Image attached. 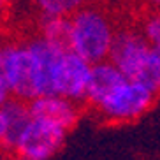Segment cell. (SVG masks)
Here are the masks:
<instances>
[{
  "label": "cell",
  "mask_w": 160,
  "mask_h": 160,
  "mask_svg": "<svg viewBox=\"0 0 160 160\" xmlns=\"http://www.w3.org/2000/svg\"><path fill=\"white\" fill-rule=\"evenodd\" d=\"M158 53H160V51H158Z\"/></svg>",
  "instance_id": "cell-18"
},
{
  "label": "cell",
  "mask_w": 160,
  "mask_h": 160,
  "mask_svg": "<svg viewBox=\"0 0 160 160\" xmlns=\"http://www.w3.org/2000/svg\"><path fill=\"white\" fill-rule=\"evenodd\" d=\"M92 67L93 63H90L78 53L65 49L57 74V95L67 97L78 104L86 102Z\"/></svg>",
  "instance_id": "cell-7"
},
{
  "label": "cell",
  "mask_w": 160,
  "mask_h": 160,
  "mask_svg": "<svg viewBox=\"0 0 160 160\" xmlns=\"http://www.w3.org/2000/svg\"><path fill=\"white\" fill-rule=\"evenodd\" d=\"M27 39L30 58H32V74H33V88L37 97L42 95H57V74L60 60L67 48L46 41L39 33L30 35Z\"/></svg>",
  "instance_id": "cell-6"
},
{
  "label": "cell",
  "mask_w": 160,
  "mask_h": 160,
  "mask_svg": "<svg viewBox=\"0 0 160 160\" xmlns=\"http://www.w3.org/2000/svg\"><path fill=\"white\" fill-rule=\"evenodd\" d=\"M32 120L30 108L27 100L11 97L0 106V141L4 151L14 153L21 134Z\"/></svg>",
  "instance_id": "cell-8"
},
{
  "label": "cell",
  "mask_w": 160,
  "mask_h": 160,
  "mask_svg": "<svg viewBox=\"0 0 160 160\" xmlns=\"http://www.w3.org/2000/svg\"><path fill=\"white\" fill-rule=\"evenodd\" d=\"M0 2H2V7H7V5H9L12 0H0Z\"/></svg>",
  "instance_id": "cell-16"
},
{
  "label": "cell",
  "mask_w": 160,
  "mask_h": 160,
  "mask_svg": "<svg viewBox=\"0 0 160 160\" xmlns=\"http://www.w3.org/2000/svg\"><path fill=\"white\" fill-rule=\"evenodd\" d=\"M67 134H69L67 128L49 120L32 118L19 137L14 153L30 160H49L63 146Z\"/></svg>",
  "instance_id": "cell-5"
},
{
  "label": "cell",
  "mask_w": 160,
  "mask_h": 160,
  "mask_svg": "<svg viewBox=\"0 0 160 160\" xmlns=\"http://www.w3.org/2000/svg\"><path fill=\"white\" fill-rule=\"evenodd\" d=\"M69 49L90 63L109 60L118 35V27L109 11L93 0L71 18Z\"/></svg>",
  "instance_id": "cell-1"
},
{
  "label": "cell",
  "mask_w": 160,
  "mask_h": 160,
  "mask_svg": "<svg viewBox=\"0 0 160 160\" xmlns=\"http://www.w3.org/2000/svg\"><path fill=\"white\" fill-rule=\"evenodd\" d=\"M158 95V92L139 81L127 79L93 111L108 123L136 122L155 106Z\"/></svg>",
  "instance_id": "cell-4"
},
{
  "label": "cell",
  "mask_w": 160,
  "mask_h": 160,
  "mask_svg": "<svg viewBox=\"0 0 160 160\" xmlns=\"http://www.w3.org/2000/svg\"><path fill=\"white\" fill-rule=\"evenodd\" d=\"M37 33L46 41L57 46L69 49V35H71V19L57 18V16H41L37 25Z\"/></svg>",
  "instance_id": "cell-11"
},
{
  "label": "cell",
  "mask_w": 160,
  "mask_h": 160,
  "mask_svg": "<svg viewBox=\"0 0 160 160\" xmlns=\"http://www.w3.org/2000/svg\"><path fill=\"white\" fill-rule=\"evenodd\" d=\"M134 2H141V0H134Z\"/></svg>",
  "instance_id": "cell-17"
},
{
  "label": "cell",
  "mask_w": 160,
  "mask_h": 160,
  "mask_svg": "<svg viewBox=\"0 0 160 160\" xmlns=\"http://www.w3.org/2000/svg\"><path fill=\"white\" fill-rule=\"evenodd\" d=\"M127 79L128 78L111 60L93 63L85 104H88L92 109H95L97 106H100L104 100L108 99L118 86H122Z\"/></svg>",
  "instance_id": "cell-10"
},
{
  "label": "cell",
  "mask_w": 160,
  "mask_h": 160,
  "mask_svg": "<svg viewBox=\"0 0 160 160\" xmlns=\"http://www.w3.org/2000/svg\"><path fill=\"white\" fill-rule=\"evenodd\" d=\"M92 0H33L41 16H57V18H71L79 9H83Z\"/></svg>",
  "instance_id": "cell-12"
},
{
  "label": "cell",
  "mask_w": 160,
  "mask_h": 160,
  "mask_svg": "<svg viewBox=\"0 0 160 160\" xmlns=\"http://www.w3.org/2000/svg\"><path fill=\"white\" fill-rule=\"evenodd\" d=\"M109 60L128 79L139 81L160 93V53L137 27L118 28Z\"/></svg>",
  "instance_id": "cell-2"
},
{
  "label": "cell",
  "mask_w": 160,
  "mask_h": 160,
  "mask_svg": "<svg viewBox=\"0 0 160 160\" xmlns=\"http://www.w3.org/2000/svg\"><path fill=\"white\" fill-rule=\"evenodd\" d=\"M32 118H42L71 132L79 120V104L62 95H42L28 102Z\"/></svg>",
  "instance_id": "cell-9"
},
{
  "label": "cell",
  "mask_w": 160,
  "mask_h": 160,
  "mask_svg": "<svg viewBox=\"0 0 160 160\" xmlns=\"http://www.w3.org/2000/svg\"><path fill=\"white\" fill-rule=\"evenodd\" d=\"M141 33L151 42V46L160 51V11H148L139 21Z\"/></svg>",
  "instance_id": "cell-13"
},
{
  "label": "cell",
  "mask_w": 160,
  "mask_h": 160,
  "mask_svg": "<svg viewBox=\"0 0 160 160\" xmlns=\"http://www.w3.org/2000/svg\"><path fill=\"white\" fill-rule=\"evenodd\" d=\"M7 160H30V158H27V157H21V155H16V153H12V157H9Z\"/></svg>",
  "instance_id": "cell-15"
},
{
  "label": "cell",
  "mask_w": 160,
  "mask_h": 160,
  "mask_svg": "<svg viewBox=\"0 0 160 160\" xmlns=\"http://www.w3.org/2000/svg\"><path fill=\"white\" fill-rule=\"evenodd\" d=\"M142 4L151 11H160V0H141Z\"/></svg>",
  "instance_id": "cell-14"
},
{
  "label": "cell",
  "mask_w": 160,
  "mask_h": 160,
  "mask_svg": "<svg viewBox=\"0 0 160 160\" xmlns=\"http://www.w3.org/2000/svg\"><path fill=\"white\" fill-rule=\"evenodd\" d=\"M11 97L30 102L37 97L33 88L32 58L27 39H9L0 51V104Z\"/></svg>",
  "instance_id": "cell-3"
}]
</instances>
